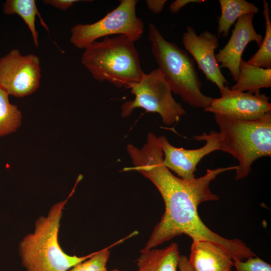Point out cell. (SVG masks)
<instances>
[{
    "mask_svg": "<svg viewBox=\"0 0 271 271\" xmlns=\"http://www.w3.org/2000/svg\"><path fill=\"white\" fill-rule=\"evenodd\" d=\"M126 149L133 166L123 170L136 171L150 180L165 204V212L142 250L153 248L184 234L192 240H208L219 245L233 260H243L256 255L240 239L226 238L212 231L198 214V207L201 203L219 199L210 189L211 182L222 173L235 170L237 166L207 169L202 176L186 181L174 175L165 166L155 134L148 133L141 148L129 144Z\"/></svg>",
    "mask_w": 271,
    "mask_h": 271,
    "instance_id": "cell-1",
    "label": "cell"
},
{
    "mask_svg": "<svg viewBox=\"0 0 271 271\" xmlns=\"http://www.w3.org/2000/svg\"><path fill=\"white\" fill-rule=\"evenodd\" d=\"M81 180L78 178L72 190L64 200L54 204L46 216L39 217L33 232L19 242V254L25 271H67L92 254L78 256L64 252L59 243V231L63 210Z\"/></svg>",
    "mask_w": 271,
    "mask_h": 271,
    "instance_id": "cell-2",
    "label": "cell"
},
{
    "mask_svg": "<svg viewBox=\"0 0 271 271\" xmlns=\"http://www.w3.org/2000/svg\"><path fill=\"white\" fill-rule=\"evenodd\" d=\"M134 42L123 35L104 37L84 49L81 63L94 79L128 89L145 74Z\"/></svg>",
    "mask_w": 271,
    "mask_h": 271,
    "instance_id": "cell-3",
    "label": "cell"
},
{
    "mask_svg": "<svg viewBox=\"0 0 271 271\" xmlns=\"http://www.w3.org/2000/svg\"><path fill=\"white\" fill-rule=\"evenodd\" d=\"M149 39L158 68L172 92L193 107L207 108L213 98L202 92L194 61L188 52L166 40L153 23L149 25Z\"/></svg>",
    "mask_w": 271,
    "mask_h": 271,
    "instance_id": "cell-4",
    "label": "cell"
},
{
    "mask_svg": "<svg viewBox=\"0 0 271 271\" xmlns=\"http://www.w3.org/2000/svg\"><path fill=\"white\" fill-rule=\"evenodd\" d=\"M219 129L220 150L238 161L235 179L245 178L253 163L271 156V112L262 118L244 121L214 115Z\"/></svg>",
    "mask_w": 271,
    "mask_h": 271,
    "instance_id": "cell-5",
    "label": "cell"
},
{
    "mask_svg": "<svg viewBox=\"0 0 271 271\" xmlns=\"http://www.w3.org/2000/svg\"><path fill=\"white\" fill-rule=\"evenodd\" d=\"M128 89L135 97L122 104V117L128 116L134 109L142 108L158 113L165 124L171 125L177 123L186 113L173 97L169 85L158 68L145 73L139 82L131 84Z\"/></svg>",
    "mask_w": 271,
    "mask_h": 271,
    "instance_id": "cell-6",
    "label": "cell"
},
{
    "mask_svg": "<svg viewBox=\"0 0 271 271\" xmlns=\"http://www.w3.org/2000/svg\"><path fill=\"white\" fill-rule=\"evenodd\" d=\"M137 0H120L117 7L99 21L78 24L71 29L70 43L78 49H85L100 38L123 35L135 42L144 32V25L137 16Z\"/></svg>",
    "mask_w": 271,
    "mask_h": 271,
    "instance_id": "cell-7",
    "label": "cell"
},
{
    "mask_svg": "<svg viewBox=\"0 0 271 271\" xmlns=\"http://www.w3.org/2000/svg\"><path fill=\"white\" fill-rule=\"evenodd\" d=\"M39 57L12 49L0 58V87L9 95L24 97L39 88L41 78Z\"/></svg>",
    "mask_w": 271,
    "mask_h": 271,
    "instance_id": "cell-8",
    "label": "cell"
},
{
    "mask_svg": "<svg viewBox=\"0 0 271 271\" xmlns=\"http://www.w3.org/2000/svg\"><path fill=\"white\" fill-rule=\"evenodd\" d=\"M220 92L221 96L213 98L205 111L244 121L259 119L271 112L269 97L260 90L240 92L225 86Z\"/></svg>",
    "mask_w": 271,
    "mask_h": 271,
    "instance_id": "cell-9",
    "label": "cell"
},
{
    "mask_svg": "<svg viewBox=\"0 0 271 271\" xmlns=\"http://www.w3.org/2000/svg\"><path fill=\"white\" fill-rule=\"evenodd\" d=\"M197 141H203V146L196 149H185L172 145L163 136L158 137L160 147L163 153V163L171 171L183 180L190 181L195 178L197 166L205 156L220 150L218 132L211 130L209 133L193 137Z\"/></svg>",
    "mask_w": 271,
    "mask_h": 271,
    "instance_id": "cell-10",
    "label": "cell"
},
{
    "mask_svg": "<svg viewBox=\"0 0 271 271\" xmlns=\"http://www.w3.org/2000/svg\"><path fill=\"white\" fill-rule=\"evenodd\" d=\"M182 43L207 80L215 84L220 91L227 86L228 83L215 57V50L219 46L217 35L208 31L198 35L193 28L188 26L182 36Z\"/></svg>",
    "mask_w": 271,
    "mask_h": 271,
    "instance_id": "cell-11",
    "label": "cell"
},
{
    "mask_svg": "<svg viewBox=\"0 0 271 271\" xmlns=\"http://www.w3.org/2000/svg\"><path fill=\"white\" fill-rule=\"evenodd\" d=\"M254 16L248 14L238 19L227 43L215 55L220 67L227 68L235 81L239 75L242 54L246 46L254 41L259 46L263 39L262 36L254 28Z\"/></svg>",
    "mask_w": 271,
    "mask_h": 271,
    "instance_id": "cell-12",
    "label": "cell"
},
{
    "mask_svg": "<svg viewBox=\"0 0 271 271\" xmlns=\"http://www.w3.org/2000/svg\"><path fill=\"white\" fill-rule=\"evenodd\" d=\"M192 271H231L233 260L222 247L210 241L192 240L188 257Z\"/></svg>",
    "mask_w": 271,
    "mask_h": 271,
    "instance_id": "cell-13",
    "label": "cell"
},
{
    "mask_svg": "<svg viewBox=\"0 0 271 271\" xmlns=\"http://www.w3.org/2000/svg\"><path fill=\"white\" fill-rule=\"evenodd\" d=\"M180 255L175 242L164 248L141 250L136 260L138 271H177Z\"/></svg>",
    "mask_w": 271,
    "mask_h": 271,
    "instance_id": "cell-14",
    "label": "cell"
},
{
    "mask_svg": "<svg viewBox=\"0 0 271 271\" xmlns=\"http://www.w3.org/2000/svg\"><path fill=\"white\" fill-rule=\"evenodd\" d=\"M270 87L271 68L256 67L242 59L238 79L230 89L245 92L260 90L261 88Z\"/></svg>",
    "mask_w": 271,
    "mask_h": 271,
    "instance_id": "cell-15",
    "label": "cell"
},
{
    "mask_svg": "<svg viewBox=\"0 0 271 271\" xmlns=\"http://www.w3.org/2000/svg\"><path fill=\"white\" fill-rule=\"evenodd\" d=\"M219 3L221 15L218 18V38L227 36L231 26L241 16L259 12L256 6L245 0H219Z\"/></svg>",
    "mask_w": 271,
    "mask_h": 271,
    "instance_id": "cell-16",
    "label": "cell"
},
{
    "mask_svg": "<svg viewBox=\"0 0 271 271\" xmlns=\"http://www.w3.org/2000/svg\"><path fill=\"white\" fill-rule=\"evenodd\" d=\"M3 11L7 15H17L27 25L33 37L35 46H39L38 33L36 29V17L39 18L40 23L49 32L48 27L42 18L35 0H7L3 4Z\"/></svg>",
    "mask_w": 271,
    "mask_h": 271,
    "instance_id": "cell-17",
    "label": "cell"
},
{
    "mask_svg": "<svg viewBox=\"0 0 271 271\" xmlns=\"http://www.w3.org/2000/svg\"><path fill=\"white\" fill-rule=\"evenodd\" d=\"M9 96L0 87V137L16 131L22 124V113L10 102Z\"/></svg>",
    "mask_w": 271,
    "mask_h": 271,
    "instance_id": "cell-18",
    "label": "cell"
},
{
    "mask_svg": "<svg viewBox=\"0 0 271 271\" xmlns=\"http://www.w3.org/2000/svg\"><path fill=\"white\" fill-rule=\"evenodd\" d=\"M263 14L265 22V32L257 51L247 61L248 64L260 68H271V22L269 5L263 1Z\"/></svg>",
    "mask_w": 271,
    "mask_h": 271,
    "instance_id": "cell-19",
    "label": "cell"
},
{
    "mask_svg": "<svg viewBox=\"0 0 271 271\" xmlns=\"http://www.w3.org/2000/svg\"><path fill=\"white\" fill-rule=\"evenodd\" d=\"M108 248L92 253L85 260L74 265L67 271H106V264L110 251Z\"/></svg>",
    "mask_w": 271,
    "mask_h": 271,
    "instance_id": "cell-20",
    "label": "cell"
},
{
    "mask_svg": "<svg viewBox=\"0 0 271 271\" xmlns=\"http://www.w3.org/2000/svg\"><path fill=\"white\" fill-rule=\"evenodd\" d=\"M233 266L236 271H271L270 264L257 255L243 260L234 259Z\"/></svg>",
    "mask_w": 271,
    "mask_h": 271,
    "instance_id": "cell-21",
    "label": "cell"
},
{
    "mask_svg": "<svg viewBox=\"0 0 271 271\" xmlns=\"http://www.w3.org/2000/svg\"><path fill=\"white\" fill-rule=\"evenodd\" d=\"M79 1V0H44L43 2L45 4L65 11L72 6L75 3Z\"/></svg>",
    "mask_w": 271,
    "mask_h": 271,
    "instance_id": "cell-22",
    "label": "cell"
},
{
    "mask_svg": "<svg viewBox=\"0 0 271 271\" xmlns=\"http://www.w3.org/2000/svg\"><path fill=\"white\" fill-rule=\"evenodd\" d=\"M205 2L204 0H176L170 4L169 10L172 13L176 14L181 8L188 4L191 3L201 4Z\"/></svg>",
    "mask_w": 271,
    "mask_h": 271,
    "instance_id": "cell-23",
    "label": "cell"
},
{
    "mask_svg": "<svg viewBox=\"0 0 271 271\" xmlns=\"http://www.w3.org/2000/svg\"><path fill=\"white\" fill-rule=\"evenodd\" d=\"M147 6L154 14H158L160 13L163 10L167 0H147Z\"/></svg>",
    "mask_w": 271,
    "mask_h": 271,
    "instance_id": "cell-24",
    "label": "cell"
},
{
    "mask_svg": "<svg viewBox=\"0 0 271 271\" xmlns=\"http://www.w3.org/2000/svg\"><path fill=\"white\" fill-rule=\"evenodd\" d=\"M178 267L180 271H192L188 257L183 255L179 256Z\"/></svg>",
    "mask_w": 271,
    "mask_h": 271,
    "instance_id": "cell-25",
    "label": "cell"
},
{
    "mask_svg": "<svg viewBox=\"0 0 271 271\" xmlns=\"http://www.w3.org/2000/svg\"><path fill=\"white\" fill-rule=\"evenodd\" d=\"M106 271H120L117 269H113V270H106Z\"/></svg>",
    "mask_w": 271,
    "mask_h": 271,
    "instance_id": "cell-26",
    "label": "cell"
}]
</instances>
